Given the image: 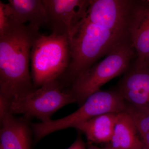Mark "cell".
I'll list each match as a JSON object with an SVG mask.
<instances>
[{
  "instance_id": "15",
  "label": "cell",
  "mask_w": 149,
  "mask_h": 149,
  "mask_svg": "<svg viewBox=\"0 0 149 149\" xmlns=\"http://www.w3.org/2000/svg\"><path fill=\"white\" fill-rule=\"evenodd\" d=\"M125 111L136 125L144 148L149 149V109L126 102Z\"/></svg>"
},
{
  "instance_id": "3",
  "label": "cell",
  "mask_w": 149,
  "mask_h": 149,
  "mask_svg": "<svg viewBox=\"0 0 149 149\" xmlns=\"http://www.w3.org/2000/svg\"><path fill=\"white\" fill-rule=\"evenodd\" d=\"M70 59V45L66 35H38L31 49V77L34 88L58 80L66 71Z\"/></svg>"
},
{
  "instance_id": "9",
  "label": "cell",
  "mask_w": 149,
  "mask_h": 149,
  "mask_svg": "<svg viewBox=\"0 0 149 149\" xmlns=\"http://www.w3.org/2000/svg\"><path fill=\"white\" fill-rule=\"evenodd\" d=\"M128 22L129 41L136 55L134 65L147 66L149 60V3L132 1Z\"/></svg>"
},
{
  "instance_id": "21",
  "label": "cell",
  "mask_w": 149,
  "mask_h": 149,
  "mask_svg": "<svg viewBox=\"0 0 149 149\" xmlns=\"http://www.w3.org/2000/svg\"><path fill=\"white\" fill-rule=\"evenodd\" d=\"M146 1L148 3H149V0H147Z\"/></svg>"
},
{
  "instance_id": "16",
  "label": "cell",
  "mask_w": 149,
  "mask_h": 149,
  "mask_svg": "<svg viewBox=\"0 0 149 149\" xmlns=\"http://www.w3.org/2000/svg\"><path fill=\"white\" fill-rule=\"evenodd\" d=\"M10 26V19L5 8V3L0 1V35L5 33Z\"/></svg>"
},
{
  "instance_id": "7",
  "label": "cell",
  "mask_w": 149,
  "mask_h": 149,
  "mask_svg": "<svg viewBox=\"0 0 149 149\" xmlns=\"http://www.w3.org/2000/svg\"><path fill=\"white\" fill-rule=\"evenodd\" d=\"M52 33L66 35L69 42L87 16L90 0H42Z\"/></svg>"
},
{
  "instance_id": "22",
  "label": "cell",
  "mask_w": 149,
  "mask_h": 149,
  "mask_svg": "<svg viewBox=\"0 0 149 149\" xmlns=\"http://www.w3.org/2000/svg\"><path fill=\"white\" fill-rule=\"evenodd\" d=\"M144 149H148L146 148H144Z\"/></svg>"
},
{
  "instance_id": "14",
  "label": "cell",
  "mask_w": 149,
  "mask_h": 149,
  "mask_svg": "<svg viewBox=\"0 0 149 149\" xmlns=\"http://www.w3.org/2000/svg\"><path fill=\"white\" fill-rule=\"evenodd\" d=\"M117 113L101 115L81 123L75 128L84 133L91 143H109L113 135Z\"/></svg>"
},
{
  "instance_id": "20",
  "label": "cell",
  "mask_w": 149,
  "mask_h": 149,
  "mask_svg": "<svg viewBox=\"0 0 149 149\" xmlns=\"http://www.w3.org/2000/svg\"><path fill=\"white\" fill-rule=\"evenodd\" d=\"M109 149H114V148H110V147H109Z\"/></svg>"
},
{
  "instance_id": "4",
  "label": "cell",
  "mask_w": 149,
  "mask_h": 149,
  "mask_svg": "<svg viewBox=\"0 0 149 149\" xmlns=\"http://www.w3.org/2000/svg\"><path fill=\"white\" fill-rule=\"evenodd\" d=\"M135 56L130 42H126L112 51L102 61L81 73L68 89L76 102L80 107L103 85L127 71Z\"/></svg>"
},
{
  "instance_id": "17",
  "label": "cell",
  "mask_w": 149,
  "mask_h": 149,
  "mask_svg": "<svg viewBox=\"0 0 149 149\" xmlns=\"http://www.w3.org/2000/svg\"><path fill=\"white\" fill-rule=\"evenodd\" d=\"M68 149H86L85 143L81 137H78L76 141Z\"/></svg>"
},
{
  "instance_id": "6",
  "label": "cell",
  "mask_w": 149,
  "mask_h": 149,
  "mask_svg": "<svg viewBox=\"0 0 149 149\" xmlns=\"http://www.w3.org/2000/svg\"><path fill=\"white\" fill-rule=\"evenodd\" d=\"M126 102L117 91H100L89 96L79 109L56 120L32 124L36 141L54 132L77 125L96 116L110 113L125 111Z\"/></svg>"
},
{
  "instance_id": "11",
  "label": "cell",
  "mask_w": 149,
  "mask_h": 149,
  "mask_svg": "<svg viewBox=\"0 0 149 149\" xmlns=\"http://www.w3.org/2000/svg\"><path fill=\"white\" fill-rule=\"evenodd\" d=\"M5 8L11 20L18 24L28 22L38 29L49 25L47 12L42 0H9Z\"/></svg>"
},
{
  "instance_id": "19",
  "label": "cell",
  "mask_w": 149,
  "mask_h": 149,
  "mask_svg": "<svg viewBox=\"0 0 149 149\" xmlns=\"http://www.w3.org/2000/svg\"><path fill=\"white\" fill-rule=\"evenodd\" d=\"M147 66H148V67L149 68V60L148 62V65H147Z\"/></svg>"
},
{
  "instance_id": "18",
  "label": "cell",
  "mask_w": 149,
  "mask_h": 149,
  "mask_svg": "<svg viewBox=\"0 0 149 149\" xmlns=\"http://www.w3.org/2000/svg\"><path fill=\"white\" fill-rule=\"evenodd\" d=\"M109 148L108 147L105 148H100L91 144V145H89L88 148L86 149H109Z\"/></svg>"
},
{
  "instance_id": "5",
  "label": "cell",
  "mask_w": 149,
  "mask_h": 149,
  "mask_svg": "<svg viewBox=\"0 0 149 149\" xmlns=\"http://www.w3.org/2000/svg\"><path fill=\"white\" fill-rule=\"evenodd\" d=\"M58 80L46 83L25 95L8 101L0 100V114H22L26 118L36 117L45 122L58 110L76 103L69 89Z\"/></svg>"
},
{
  "instance_id": "2",
  "label": "cell",
  "mask_w": 149,
  "mask_h": 149,
  "mask_svg": "<svg viewBox=\"0 0 149 149\" xmlns=\"http://www.w3.org/2000/svg\"><path fill=\"white\" fill-rule=\"evenodd\" d=\"M129 40L93 24L85 17L70 42V59L61 83L67 86L97 60Z\"/></svg>"
},
{
  "instance_id": "13",
  "label": "cell",
  "mask_w": 149,
  "mask_h": 149,
  "mask_svg": "<svg viewBox=\"0 0 149 149\" xmlns=\"http://www.w3.org/2000/svg\"><path fill=\"white\" fill-rule=\"evenodd\" d=\"M132 118L126 112L118 113L113 135L109 147L116 149H144Z\"/></svg>"
},
{
  "instance_id": "23",
  "label": "cell",
  "mask_w": 149,
  "mask_h": 149,
  "mask_svg": "<svg viewBox=\"0 0 149 149\" xmlns=\"http://www.w3.org/2000/svg\"><path fill=\"white\" fill-rule=\"evenodd\" d=\"M0 149H3L2 148H1V147H0Z\"/></svg>"
},
{
  "instance_id": "12",
  "label": "cell",
  "mask_w": 149,
  "mask_h": 149,
  "mask_svg": "<svg viewBox=\"0 0 149 149\" xmlns=\"http://www.w3.org/2000/svg\"><path fill=\"white\" fill-rule=\"evenodd\" d=\"M0 147L3 149H29L30 129L25 119L6 113L0 115Z\"/></svg>"
},
{
  "instance_id": "1",
  "label": "cell",
  "mask_w": 149,
  "mask_h": 149,
  "mask_svg": "<svg viewBox=\"0 0 149 149\" xmlns=\"http://www.w3.org/2000/svg\"><path fill=\"white\" fill-rule=\"evenodd\" d=\"M9 29L0 35V99L8 101L35 88L29 73L31 49L39 29L10 19Z\"/></svg>"
},
{
  "instance_id": "8",
  "label": "cell",
  "mask_w": 149,
  "mask_h": 149,
  "mask_svg": "<svg viewBox=\"0 0 149 149\" xmlns=\"http://www.w3.org/2000/svg\"><path fill=\"white\" fill-rule=\"evenodd\" d=\"M132 0H90L86 18L97 26L129 40L128 17Z\"/></svg>"
},
{
  "instance_id": "10",
  "label": "cell",
  "mask_w": 149,
  "mask_h": 149,
  "mask_svg": "<svg viewBox=\"0 0 149 149\" xmlns=\"http://www.w3.org/2000/svg\"><path fill=\"white\" fill-rule=\"evenodd\" d=\"M116 91L126 102L149 109V68L130 67L118 82Z\"/></svg>"
}]
</instances>
